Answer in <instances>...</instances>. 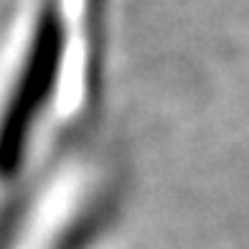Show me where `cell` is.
Here are the masks:
<instances>
[{"mask_svg":"<svg viewBox=\"0 0 249 249\" xmlns=\"http://www.w3.org/2000/svg\"><path fill=\"white\" fill-rule=\"evenodd\" d=\"M66 36L61 0H41L26 53L0 107V180L16 178L26 163L33 132L59 87Z\"/></svg>","mask_w":249,"mask_h":249,"instance_id":"cell-1","label":"cell"}]
</instances>
